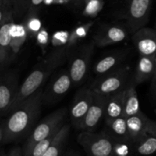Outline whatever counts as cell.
Listing matches in <instances>:
<instances>
[{
    "instance_id": "27",
    "label": "cell",
    "mask_w": 156,
    "mask_h": 156,
    "mask_svg": "<svg viewBox=\"0 0 156 156\" xmlns=\"http://www.w3.org/2000/svg\"><path fill=\"white\" fill-rule=\"evenodd\" d=\"M44 0H31L30 1V9H29L28 12H36L37 9L41 5V3L44 2Z\"/></svg>"
},
{
    "instance_id": "7",
    "label": "cell",
    "mask_w": 156,
    "mask_h": 156,
    "mask_svg": "<svg viewBox=\"0 0 156 156\" xmlns=\"http://www.w3.org/2000/svg\"><path fill=\"white\" fill-rule=\"evenodd\" d=\"M94 46V41L90 42L79 48L73 55L69 70L73 84L76 85L82 84L86 77Z\"/></svg>"
},
{
    "instance_id": "4",
    "label": "cell",
    "mask_w": 156,
    "mask_h": 156,
    "mask_svg": "<svg viewBox=\"0 0 156 156\" xmlns=\"http://www.w3.org/2000/svg\"><path fill=\"white\" fill-rule=\"evenodd\" d=\"M132 80L129 69L119 67L101 75L90 88L95 94L109 97L123 91Z\"/></svg>"
},
{
    "instance_id": "2",
    "label": "cell",
    "mask_w": 156,
    "mask_h": 156,
    "mask_svg": "<svg viewBox=\"0 0 156 156\" xmlns=\"http://www.w3.org/2000/svg\"><path fill=\"white\" fill-rule=\"evenodd\" d=\"M68 53L67 47L56 49L34 67L20 85L18 94L10 109L9 114L16 110L24 101L36 92L47 82L56 69L65 62Z\"/></svg>"
},
{
    "instance_id": "5",
    "label": "cell",
    "mask_w": 156,
    "mask_h": 156,
    "mask_svg": "<svg viewBox=\"0 0 156 156\" xmlns=\"http://www.w3.org/2000/svg\"><path fill=\"white\" fill-rule=\"evenodd\" d=\"M77 141L89 156H113L115 152L114 140L105 134L82 131Z\"/></svg>"
},
{
    "instance_id": "1",
    "label": "cell",
    "mask_w": 156,
    "mask_h": 156,
    "mask_svg": "<svg viewBox=\"0 0 156 156\" xmlns=\"http://www.w3.org/2000/svg\"><path fill=\"white\" fill-rule=\"evenodd\" d=\"M44 91L41 88L12 111L1 125L0 142L8 144L30 134L40 117Z\"/></svg>"
},
{
    "instance_id": "19",
    "label": "cell",
    "mask_w": 156,
    "mask_h": 156,
    "mask_svg": "<svg viewBox=\"0 0 156 156\" xmlns=\"http://www.w3.org/2000/svg\"><path fill=\"white\" fill-rule=\"evenodd\" d=\"M70 132V124L65 123L58 132L50 147L43 156H62Z\"/></svg>"
},
{
    "instance_id": "13",
    "label": "cell",
    "mask_w": 156,
    "mask_h": 156,
    "mask_svg": "<svg viewBox=\"0 0 156 156\" xmlns=\"http://www.w3.org/2000/svg\"><path fill=\"white\" fill-rule=\"evenodd\" d=\"M150 119L141 111L136 114L126 118L131 142L140 143L148 135V128Z\"/></svg>"
},
{
    "instance_id": "9",
    "label": "cell",
    "mask_w": 156,
    "mask_h": 156,
    "mask_svg": "<svg viewBox=\"0 0 156 156\" xmlns=\"http://www.w3.org/2000/svg\"><path fill=\"white\" fill-rule=\"evenodd\" d=\"M94 101V92L89 87L79 90L76 94L70 108L71 123L74 127L81 129L85 117Z\"/></svg>"
},
{
    "instance_id": "20",
    "label": "cell",
    "mask_w": 156,
    "mask_h": 156,
    "mask_svg": "<svg viewBox=\"0 0 156 156\" xmlns=\"http://www.w3.org/2000/svg\"><path fill=\"white\" fill-rule=\"evenodd\" d=\"M106 123L113 137L124 143L131 142L126 119L125 117H118L111 121H107Z\"/></svg>"
},
{
    "instance_id": "30",
    "label": "cell",
    "mask_w": 156,
    "mask_h": 156,
    "mask_svg": "<svg viewBox=\"0 0 156 156\" xmlns=\"http://www.w3.org/2000/svg\"><path fill=\"white\" fill-rule=\"evenodd\" d=\"M1 156H8V154H5L4 152H3V151H2Z\"/></svg>"
},
{
    "instance_id": "24",
    "label": "cell",
    "mask_w": 156,
    "mask_h": 156,
    "mask_svg": "<svg viewBox=\"0 0 156 156\" xmlns=\"http://www.w3.org/2000/svg\"><path fill=\"white\" fill-rule=\"evenodd\" d=\"M58 133H53V135L50 136L47 138L44 139L42 141L39 142L36 146L34 147L33 150L30 152V155L29 156H43L44 154L47 152V150L48 149V148L50 147V144L53 142V139L55 138V136H56Z\"/></svg>"
},
{
    "instance_id": "23",
    "label": "cell",
    "mask_w": 156,
    "mask_h": 156,
    "mask_svg": "<svg viewBox=\"0 0 156 156\" xmlns=\"http://www.w3.org/2000/svg\"><path fill=\"white\" fill-rule=\"evenodd\" d=\"M31 0H13V17L21 19L27 12H28Z\"/></svg>"
},
{
    "instance_id": "18",
    "label": "cell",
    "mask_w": 156,
    "mask_h": 156,
    "mask_svg": "<svg viewBox=\"0 0 156 156\" xmlns=\"http://www.w3.org/2000/svg\"><path fill=\"white\" fill-rule=\"evenodd\" d=\"M136 85L133 83V80L126 87L125 91L124 98V107H123V117L125 118L133 116L140 111V101L138 99L136 90Z\"/></svg>"
},
{
    "instance_id": "25",
    "label": "cell",
    "mask_w": 156,
    "mask_h": 156,
    "mask_svg": "<svg viewBox=\"0 0 156 156\" xmlns=\"http://www.w3.org/2000/svg\"><path fill=\"white\" fill-rule=\"evenodd\" d=\"M12 9H13V0H0V10L12 12Z\"/></svg>"
},
{
    "instance_id": "12",
    "label": "cell",
    "mask_w": 156,
    "mask_h": 156,
    "mask_svg": "<svg viewBox=\"0 0 156 156\" xmlns=\"http://www.w3.org/2000/svg\"><path fill=\"white\" fill-rule=\"evenodd\" d=\"M133 40L141 56H156V30L142 27L134 33Z\"/></svg>"
},
{
    "instance_id": "3",
    "label": "cell",
    "mask_w": 156,
    "mask_h": 156,
    "mask_svg": "<svg viewBox=\"0 0 156 156\" xmlns=\"http://www.w3.org/2000/svg\"><path fill=\"white\" fill-rule=\"evenodd\" d=\"M66 108L56 110L44 117L28 135L27 140L22 148L24 156H29L34 147L39 142L47 138L53 133H58L65 123V119L67 115Z\"/></svg>"
},
{
    "instance_id": "28",
    "label": "cell",
    "mask_w": 156,
    "mask_h": 156,
    "mask_svg": "<svg viewBox=\"0 0 156 156\" xmlns=\"http://www.w3.org/2000/svg\"><path fill=\"white\" fill-rule=\"evenodd\" d=\"M8 156H24L22 149H21V147H18V146L12 148V149L9 151Z\"/></svg>"
},
{
    "instance_id": "14",
    "label": "cell",
    "mask_w": 156,
    "mask_h": 156,
    "mask_svg": "<svg viewBox=\"0 0 156 156\" xmlns=\"http://www.w3.org/2000/svg\"><path fill=\"white\" fill-rule=\"evenodd\" d=\"M12 16L13 15H10L0 23V66L2 71L4 69L9 60V50L12 39Z\"/></svg>"
},
{
    "instance_id": "26",
    "label": "cell",
    "mask_w": 156,
    "mask_h": 156,
    "mask_svg": "<svg viewBox=\"0 0 156 156\" xmlns=\"http://www.w3.org/2000/svg\"><path fill=\"white\" fill-rule=\"evenodd\" d=\"M151 96L154 100H156V58H155V69L154 74L152 77V85L150 88Z\"/></svg>"
},
{
    "instance_id": "6",
    "label": "cell",
    "mask_w": 156,
    "mask_h": 156,
    "mask_svg": "<svg viewBox=\"0 0 156 156\" xmlns=\"http://www.w3.org/2000/svg\"><path fill=\"white\" fill-rule=\"evenodd\" d=\"M19 87V75L17 70H9L2 76L0 82V113L2 116L9 114Z\"/></svg>"
},
{
    "instance_id": "21",
    "label": "cell",
    "mask_w": 156,
    "mask_h": 156,
    "mask_svg": "<svg viewBox=\"0 0 156 156\" xmlns=\"http://www.w3.org/2000/svg\"><path fill=\"white\" fill-rule=\"evenodd\" d=\"M123 53H117L105 56L94 66V73L98 75H104L111 71L123 59Z\"/></svg>"
},
{
    "instance_id": "11",
    "label": "cell",
    "mask_w": 156,
    "mask_h": 156,
    "mask_svg": "<svg viewBox=\"0 0 156 156\" xmlns=\"http://www.w3.org/2000/svg\"><path fill=\"white\" fill-rule=\"evenodd\" d=\"M108 97L94 93V101L85 117L81 129L93 132L105 116Z\"/></svg>"
},
{
    "instance_id": "16",
    "label": "cell",
    "mask_w": 156,
    "mask_h": 156,
    "mask_svg": "<svg viewBox=\"0 0 156 156\" xmlns=\"http://www.w3.org/2000/svg\"><path fill=\"white\" fill-rule=\"evenodd\" d=\"M155 57L141 56L138 62L133 82L136 85L143 83L152 77L155 69Z\"/></svg>"
},
{
    "instance_id": "17",
    "label": "cell",
    "mask_w": 156,
    "mask_h": 156,
    "mask_svg": "<svg viewBox=\"0 0 156 156\" xmlns=\"http://www.w3.org/2000/svg\"><path fill=\"white\" fill-rule=\"evenodd\" d=\"M126 88L120 92L108 97L105 114L106 122L123 117Z\"/></svg>"
},
{
    "instance_id": "10",
    "label": "cell",
    "mask_w": 156,
    "mask_h": 156,
    "mask_svg": "<svg viewBox=\"0 0 156 156\" xmlns=\"http://www.w3.org/2000/svg\"><path fill=\"white\" fill-rule=\"evenodd\" d=\"M152 0H131L128 23L130 32L135 33L147 22Z\"/></svg>"
},
{
    "instance_id": "22",
    "label": "cell",
    "mask_w": 156,
    "mask_h": 156,
    "mask_svg": "<svg viewBox=\"0 0 156 156\" xmlns=\"http://www.w3.org/2000/svg\"><path fill=\"white\" fill-rule=\"evenodd\" d=\"M149 135V136H146L140 142V146L137 148L140 155H149L156 152V136Z\"/></svg>"
},
{
    "instance_id": "8",
    "label": "cell",
    "mask_w": 156,
    "mask_h": 156,
    "mask_svg": "<svg viewBox=\"0 0 156 156\" xmlns=\"http://www.w3.org/2000/svg\"><path fill=\"white\" fill-rule=\"evenodd\" d=\"M69 70L59 71L52 79L43 94V104L52 105L57 103L65 96L73 84Z\"/></svg>"
},
{
    "instance_id": "29",
    "label": "cell",
    "mask_w": 156,
    "mask_h": 156,
    "mask_svg": "<svg viewBox=\"0 0 156 156\" xmlns=\"http://www.w3.org/2000/svg\"><path fill=\"white\" fill-rule=\"evenodd\" d=\"M62 156H79V155H77L76 153H75V152H68V153L65 154V155H62Z\"/></svg>"
},
{
    "instance_id": "15",
    "label": "cell",
    "mask_w": 156,
    "mask_h": 156,
    "mask_svg": "<svg viewBox=\"0 0 156 156\" xmlns=\"http://www.w3.org/2000/svg\"><path fill=\"white\" fill-rule=\"evenodd\" d=\"M126 33L123 27L120 26H110L102 29L95 37L94 44L99 47L109 45L123 41L126 38Z\"/></svg>"
}]
</instances>
